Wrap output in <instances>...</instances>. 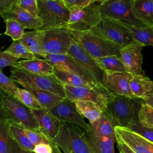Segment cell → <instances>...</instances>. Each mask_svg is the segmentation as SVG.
I'll return each mask as SVG.
<instances>
[{
  "instance_id": "1",
  "label": "cell",
  "mask_w": 153,
  "mask_h": 153,
  "mask_svg": "<svg viewBox=\"0 0 153 153\" xmlns=\"http://www.w3.org/2000/svg\"><path fill=\"white\" fill-rule=\"evenodd\" d=\"M1 118L10 124L23 128L38 131L39 125L30 108L14 96L1 91Z\"/></svg>"
},
{
  "instance_id": "2",
  "label": "cell",
  "mask_w": 153,
  "mask_h": 153,
  "mask_svg": "<svg viewBox=\"0 0 153 153\" xmlns=\"http://www.w3.org/2000/svg\"><path fill=\"white\" fill-rule=\"evenodd\" d=\"M143 103L142 99L114 94L103 112L116 126L127 127L132 121L139 120V112Z\"/></svg>"
},
{
  "instance_id": "3",
  "label": "cell",
  "mask_w": 153,
  "mask_h": 153,
  "mask_svg": "<svg viewBox=\"0 0 153 153\" xmlns=\"http://www.w3.org/2000/svg\"><path fill=\"white\" fill-rule=\"evenodd\" d=\"M10 78L20 84L25 89L47 90L62 97H66L64 84L54 75L36 74L25 71L16 65L11 70Z\"/></svg>"
},
{
  "instance_id": "4",
  "label": "cell",
  "mask_w": 153,
  "mask_h": 153,
  "mask_svg": "<svg viewBox=\"0 0 153 153\" xmlns=\"http://www.w3.org/2000/svg\"><path fill=\"white\" fill-rule=\"evenodd\" d=\"M85 133L77 126L62 123L52 141L63 153H95L86 139Z\"/></svg>"
},
{
  "instance_id": "5",
  "label": "cell",
  "mask_w": 153,
  "mask_h": 153,
  "mask_svg": "<svg viewBox=\"0 0 153 153\" xmlns=\"http://www.w3.org/2000/svg\"><path fill=\"white\" fill-rule=\"evenodd\" d=\"M38 17L42 26L39 30L67 27L71 11L62 0H37Z\"/></svg>"
},
{
  "instance_id": "6",
  "label": "cell",
  "mask_w": 153,
  "mask_h": 153,
  "mask_svg": "<svg viewBox=\"0 0 153 153\" xmlns=\"http://www.w3.org/2000/svg\"><path fill=\"white\" fill-rule=\"evenodd\" d=\"M74 40L93 57L98 58L109 56L121 57V46L102 37L96 35L90 31L78 32L71 30Z\"/></svg>"
},
{
  "instance_id": "7",
  "label": "cell",
  "mask_w": 153,
  "mask_h": 153,
  "mask_svg": "<svg viewBox=\"0 0 153 153\" xmlns=\"http://www.w3.org/2000/svg\"><path fill=\"white\" fill-rule=\"evenodd\" d=\"M90 31L121 47L137 42L133 38L123 22L102 15L99 24Z\"/></svg>"
},
{
  "instance_id": "8",
  "label": "cell",
  "mask_w": 153,
  "mask_h": 153,
  "mask_svg": "<svg viewBox=\"0 0 153 153\" xmlns=\"http://www.w3.org/2000/svg\"><path fill=\"white\" fill-rule=\"evenodd\" d=\"M98 2L99 8L102 16L136 27H146L135 16L132 7L133 0H103Z\"/></svg>"
},
{
  "instance_id": "9",
  "label": "cell",
  "mask_w": 153,
  "mask_h": 153,
  "mask_svg": "<svg viewBox=\"0 0 153 153\" xmlns=\"http://www.w3.org/2000/svg\"><path fill=\"white\" fill-rule=\"evenodd\" d=\"M66 98L75 102L78 100H88L97 103L104 112L108 103L112 99L114 94L105 87L99 84L93 87H76L64 84Z\"/></svg>"
},
{
  "instance_id": "10",
  "label": "cell",
  "mask_w": 153,
  "mask_h": 153,
  "mask_svg": "<svg viewBox=\"0 0 153 153\" xmlns=\"http://www.w3.org/2000/svg\"><path fill=\"white\" fill-rule=\"evenodd\" d=\"M97 3L96 1L82 10L71 11L67 27L71 30L87 32L97 26L102 19Z\"/></svg>"
},
{
  "instance_id": "11",
  "label": "cell",
  "mask_w": 153,
  "mask_h": 153,
  "mask_svg": "<svg viewBox=\"0 0 153 153\" xmlns=\"http://www.w3.org/2000/svg\"><path fill=\"white\" fill-rule=\"evenodd\" d=\"M44 49L47 54H66L74 38L68 27L52 29L44 31Z\"/></svg>"
},
{
  "instance_id": "12",
  "label": "cell",
  "mask_w": 153,
  "mask_h": 153,
  "mask_svg": "<svg viewBox=\"0 0 153 153\" xmlns=\"http://www.w3.org/2000/svg\"><path fill=\"white\" fill-rule=\"evenodd\" d=\"M50 112L62 123L77 126L85 132L90 130V124L85 122L82 115L78 111L75 103L66 97Z\"/></svg>"
},
{
  "instance_id": "13",
  "label": "cell",
  "mask_w": 153,
  "mask_h": 153,
  "mask_svg": "<svg viewBox=\"0 0 153 153\" xmlns=\"http://www.w3.org/2000/svg\"><path fill=\"white\" fill-rule=\"evenodd\" d=\"M83 67L95 79L97 84H102L105 71L99 66L96 59L74 41L68 53Z\"/></svg>"
},
{
  "instance_id": "14",
  "label": "cell",
  "mask_w": 153,
  "mask_h": 153,
  "mask_svg": "<svg viewBox=\"0 0 153 153\" xmlns=\"http://www.w3.org/2000/svg\"><path fill=\"white\" fill-rule=\"evenodd\" d=\"M143 47V44L135 42L121 48L120 54L127 72L131 75L146 77V75L142 69V50Z\"/></svg>"
},
{
  "instance_id": "15",
  "label": "cell",
  "mask_w": 153,
  "mask_h": 153,
  "mask_svg": "<svg viewBox=\"0 0 153 153\" xmlns=\"http://www.w3.org/2000/svg\"><path fill=\"white\" fill-rule=\"evenodd\" d=\"M132 75L128 72H105L102 84L113 94L133 97L130 89Z\"/></svg>"
},
{
  "instance_id": "16",
  "label": "cell",
  "mask_w": 153,
  "mask_h": 153,
  "mask_svg": "<svg viewBox=\"0 0 153 153\" xmlns=\"http://www.w3.org/2000/svg\"><path fill=\"white\" fill-rule=\"evenodd\" d=\"M117 139L127 145L136 153H153V142L125 127L115 126Z\"/></svg>"
},
{
  "instance_id": "17",
  "label": "cell",
  "mask_w": 153,
  "mask_h": 153,
  "mask_svg": "<svg viewBox=\"0 0 153 153\" xmlns=\"http://www.w3.org/2000/svg\"><path fill=\"white\" fill-rule=\"evenodd\" d=\"M44 59L47 60L51 65L62 67L67 71L78 75L87 82L97 84L93 77L72 57L68 54H47L44 57Z\"/></svg>"
},
{
  "instance_id": "18",
  "label": "cell",
  "mask_w": 153,
  "mask_h": 153,
  "mask_svg": "<svg viewBox=\"0 0 153 153\" xmlns=\"http://www.w3.org/2000/svg\"><path fill=\"white\" fill-rule=\"evenodd\" d=\"M38 123L39 131L53 140L59 131L62 123L50 111L44 109H32Z\"/></svg>"
},
{
  "instance_id": "19",
  "label": "cell",
  "mask_w": 153,
  "mask_h": 153,
  "mask_svg": "<svg viewBox=\"0 0 153 153\" xmlns=\"http://www.w3.org/2000/svg\"><path fill=\"white\" fill-rule=\"evenodd\" d=\"M1 16L4 20L8 19H12L16 20L26 29L39 30L42 26V21L39 17L32 16L20 8L17 4H16L10 12Z\"/></svg>"
},
{
  "instance_id": "20",
  "label": "cell",
  "mask_w": 153,
  "mask_h": 153,
  "mask_svg": "<svg viewBox=\"0 0 153 153\" xmlns=\"http://www.w3.org/2000/svg\"><path fill=\"white\" fill-rule=\"evenodd\" d=\"M23 148L9 133V124L0 119V153H32Z\"/></svg>"
},
{
  "instance_id": "21",
  "label": "cell",
  "mask_w": 153,
  "mask_h": 153,
  "mask_svg": "<svg viewBox=\"0 0 153 153\" xmlns=\"http://www.w3.org/2000/svg\"><path fill=\"white\" fill-rule=\"evenodd\" d=\"M44 31L40 30L25 32L19 41L30 52L44 57L46 56L44 49Z\"/></svg>"
},
{
  "instance_id": "22",
  "label": "cell",
  "mask_w": 153,
  "mask_h": 153,
  "mask_svg": "<svg viewBox=\"0 0 153 153\" xmlns=\"http://www.w3.org/2000/svg\"><path fill=\"white\" fill-rule=\"evenodd\" d=\"M16 65L31 73L45 75H53V66L45 59L36 57L33 59L20 60Z\"/></svg>"
},
{
  "instance_id": "23",
  "label": "cell",
  "mask_w": 153,
  "mask_h": 153,
  "mask_svg": "<svg viewBox=\"0 0 153 153\" xmlns=\"http://www.w3.org/2000/svg\"><path fill=\"white\" fill-rule=\"evenodd\" d=\"M86 139L95 153H115L114 143L112 138L97 135L91 130L85 133Z\"/></svg>"
},
{
  "instance_id": "24",
  "label": "cell",
  "mask_w": 153,
  "mask_h": 153,
  "mask_svg": "<svg viewBox=\"0 0 153 153\" xmlns=\"http://www.w3.org/2000/svg\"><path fill=\"white\" fill-rule=\"evenodd\" d=\"M133 11L146 27H153V0H133Z\"/></svg>"
},
{
  "instance_id": "25",
  "label": "cell",
  "mask_w": 153,
  "mask_h": 153,
  "mask_svg": "<svg viewBox=\"0 0 153 153\" xmlns=\"http://www.w3.org/2000/svg\"><path fill=\"white\" fill-rule=\"evenodd\" d=\"M53 75L63 84L76 87H93L99 84H92L85 81L78 75L72 73L62 67L53 66Z\"/></svg>"
},
{
  "instance_id": "26",
  "label": "cell",
  "mask_w": 153,
  "mask_h": 153,
  "mask_svg": "<svg viewBox=\"0 0 153 153\" xmlns=\"http://www.w3.org/2000/svg\"><path fill=\"white\" fill-rule=\"evenodd\" d=\"M90 130L94 133L97 135L112 138L117 142L115 131L116 126L104 112L102 113L99 118L96 121L90 124Z\"/></svg>"
},
{
  "instance_id": "27",
  "label": "cell",
  "mask_w": 153,
  "mask_h": 153,
  "mask_svg": "<svg viewBox=\"0 0 153 153\" xmlns=\"http://www.w3.org/2000/svg\"><path fill=\"white\" fill-rule=\"evenodd\" d=\"M27 90L35 96L41 108L48 111H50L65 99L47 90L31 89Z\"/></svg>"
},
{
  "instance_id": "28",
  "label": "cell",
  "mask_w": 153,
  "mask_h": 153,
  "mask_svg": "<svg viewBox=\"0 0 153 153\" xmlns=\"http://www.w3.org/2000/svg\"><path fill=\"white\" fill-rule=\"evenodd\" d=\"M79 112L86 118L90 124L96 121L103 112L96 103L88 100H78L74 102Z\"/></svg>"
},
{
  "instance_id": "29",
  "label": "cell",
  "mask_w": 153,
  "mask_h": 153,
  "mask_svg": "<svg viewBox=\"0 0 153 153\" xmlns=\"http://www.w3.org/2000/svg\"><path fill=\"white\" fill-rule=\"evenodd\" d=\"M151 82L147 76L132 75L130 81V89L134 98L142 99L151 90Z\"/></svg>"
},
{
  "instance_id": "30",
  "label": "cell",
  "mask_w": 153,
  "mask_h": 153,
  "mask_svg": "<svg viewBox=\"0 0 153 153\" xmlns=\"http://www.w3.org/2000/svg\"><path fill=\"white\" fill-rule=\"evenodd\" d=\"M133 38L145 46L153 47V27H139L123 22Z\"/></svg>"
},
{
  "instance_id": "31",
  "label": "cell",
  "mask_w": 153,
  "mask_h": 153,
  "mask_svg": "<svg viewBox=\"0 0 153 153\" xmlns=\"http://www.w3.org/2000/svg\"><path fill=\"white\" fill-rule=\"evenodd\" d=\"M99 66L105 72H127L121 57L117 56H109L96 58Z\"/></svg>"
},
{
  "instance_id": "32",
  "label": "cell",
  "mask_w": 153,
  "mask_h": 153,
  "mask_svg": "<svg viewBox=\"0 0 153 153\" xmlns=\"http://www.w3.org/2000/svg\"><path fill=\"white\" fill-rule=\"evenodd\" d=\"M9 133L11 136L23 148L28 151L33 152L35 146L30 142L23 128L15 124H9Z\"/></svg>"
},
{
  "instance_id": "33",
  "label": "cell",
  "mask_w": 153,
  "mask_h": 153,
  "mask_svg": "<svg viewBox=\"0 0 153 153\" xmlns=\"http://www.w3.org/2000/svg\"><path fill=\"white\" fill-rule=\"evenodd\" d=\"M5 51L16 58L29 60L36 58V55L30 52L19 40L13 41L12 44Z\"/></svg>"
},
{
  "instance_id": "34",
  "label": "cell",
  "mask_w": 153,
  "mask_h": 153,
  "mask_svg": "<svg viewBox=\"0 0 153 153\" xmlns=\"http://www.w3.org/2000/svg\"><path fill=\"white\" fill-rule=\"evenodd\" d=\"M4 22L6 25V30L4 34L11 37L13 41L20 40L23 36L24 30L26 28L12 19H8L4 20Z\"/></svg>"
},
{
  "instance_id": "35",
  "label": "cell",
  "mask_w": 153,
  "mask_h": 153,
  "mask_svg": "<svg viewBox=\"0 0 153 153\" xmlns=\"http://www.w3.org/2000/svg\"><path fill=\"white\" fill-rule=\"evenodd\" d=\"M14 97L31 109H43L35 96L27 90L19 88Z\"/></svg>"
},
{
  "instance_id": "36",
  "label": "cell",
  "mask_w": 153,
  "mask_h": 153,
  "mask_svg": "<svg viewBox=\"0 0 153 153\" xmlns=\"http://www.w3.org/2000/svg\"><path fill=\"white\" fill-rule=\"evenodd\" d=\"M139 121L144 127L153 128V108L143 103L139 112Z\"/></svg>"
},
{
  "instance_id": "37",
  "label": "cell",
  "mask_w": 153,
  "mask_h": 153,
  "mask_svg": "<svg viewBox=\"0 0 153 153\" xmlns=\"http://www.w3.org/2000/svg\"><path fill=\"white\" fill-rule=\"evenodd\" d=\"M0 88L4 93L15 97L19 87L15 82L10 78L7 76L2 71H0Z\"/></svg>"
},
{
  "instance_id": "38",
  "label": "cell",
  "mask_w": 153,
  "mask_h": 153,
  "mask_svg": "<svg viewBox=\"0 0 153 153\" xmlns=\"http://www.w3.org/2000/svg\"><path fill=\"white\" fill-rule=\"evenodd\" d=\"M133 131L137 133L146 140L153 142V128L143 126L139 120L132 121L127 127Z\"/></svg>"
},
{
  "instance_id": "39",
  "label": "cell",
  "mask_w": 153,
  "mask_h": 153,
  "mask_svg": "<svg viewBox=\"0 0 153 153\" xmlns=\"http://www.w3.org/2000/svg\"><path fill=\"white\" fill-rule=\"evenodd\" d=\"M24 130L30 142L35 146L42 143L50 144L52 142V140H50L44 134L38 131H35L26 128H24Z\"/></svg>"
},
{
  "instance_id": "40",
  "label": "cell",
  "mask_w": 153,
  "mask_h": 153,
  "mask_svg": "<svg viewBox=\"0 0 153 153\" xmlns=\"http://www.w3.org/2000/svg\"><path fill=\"white\" fill-rule=\"evenodd\" d=\"M70 11L82 10L94 3V0H62Z\"/></svg>"
},
{
  "instance_id": "41",
  "label": "cell",
  "mask_w": 153,
  "mask_h": 153,
  "mask_svg": "<svg viewBox=\"0 0 153 153\" xmlns=\"http://www.w3.org/2000/svg\"><path fill=\"white\" fill-rule=\"evenodd\" d=\"M16 4L32 16L38 17L37 0H17Z\"/></svg>"
},
{
  "instance_id": "42",
  "label": "cell",
  "mask_w": 153,
  "mask_h": 153,
  "mask_svg": "<svg viewBox=\"0 0 153 153\" xmlns=\"http://www.w3.org/2000/svg\"><path fill=\"white\" fill-rule=\"evenodd\" d=\"M19 59L14 57L13 55L7 52L6 51L0 53V69H2L7 66L15 67L17 63L19 62Z\"/></svg>"
},
{
  "instance_id": "43",
  "label": "cell",
  "mask_w": 153,
  "mask_h": 153,
  "mask_svg": "<svg viewBox=\"0 0 153 153\" xmlns=\"http://www.w3.org/2000/svg\"><path fill=\"white\" fill-rule=\"evenodd\" d=\"M17 0H0V14L10 12L16 5Z\"/></svg>"
},
{
  "instance_id": "44",
  "label": "cell",
  "mask_w": 153,
  "mask_h": 153,
  "mask_svg": "<svg viewBox=\"0 0 153 153\" xmlns=\"http://www.w3.org/2000/svg\"><path fill=\"white\" fill-rule=\"evenodd\" d=\"M34 153H53V149L52 142L50 144L42 143L36 145L33 150Z\"/></svg>"
},
{
  "instance_id": "45",
  "label": "cell",
  "mask_w": 153,
  "mask_h": 153,
  "mask_svg": "<svg viewBox=\"0 0 153 153\" xmlns=\"http://www.w3.org/2000/svg\"><path fill=\"white\" fill-rule=\"evenodd\" d=\"M117 146L119 151V153H136L127 145L123 142L120 140L117 139Z\"/></svg>"
},
{
  "instance_id": "46",
  "label": "cell",
  "mask_w": 153,
  "mask_h": 153,
  "mask_svg": "<svg viewBox=\"0 0 153 153\" xmlns=\"http://www.w3.org/2000/svg\"><path fill=\"white\" fill-rule=\"evenodd\" d=\"M142 99L143 100L145 103L147 104L152 108H153V94L149 93L145 95Z\"/></svg>"
},
{
  "instance_id": "47",
  "label": "cell",
  "mask_w": 153,
  "mask_h": 153,
  "mask_svg": "<svg viewBox=\"0 0 153 153\" xmlns=\"http://www.w3.org/2000/svg\"><path fill=\"white\" fill-rule=\"evenodd\" d=\"M52 146L53 149V153H62V151L60 149V148L52 141ZM32 153H34L33 152Z\"/></svg>"
},
{
  "instance_id": "48",
  "label": "cell",
  "mask_w": 153,
  "mask_h": 153,
  "mask_svg": "<svg viewBox=\"0 0 153 153\" xmlns=\"http://www.w3.org/2000/svg\"><path fill=\"white\" fill-rule=\"evenodd\" d=\"M150 93L153 94V81H152V82H151V90Z\"/></svg>"
}]
</instances>
